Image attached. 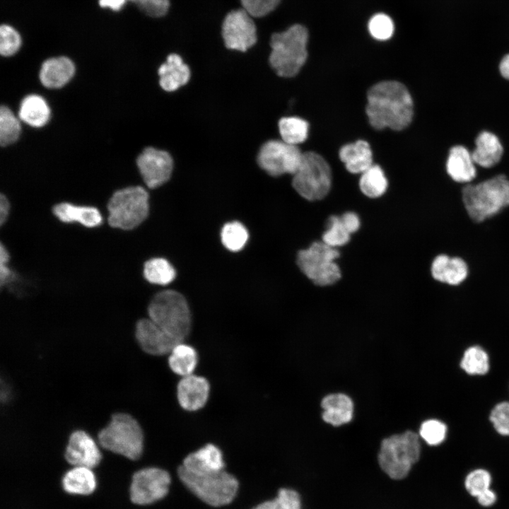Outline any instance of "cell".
I'll use <instances>...</instances> for the list:
<instances>
[{"mask_svg": "<svg viewBox=\"0 0 509 509\" xmlns=\"http://www.w3.org/2000/svg\"><path fill=\"white\" fill-rule=\"evenodd\" d=\"M366 114L376 129L400 131L412 120L413 100L406 86L395 81H381L368 91Z\"/></svg>", "mask_w": 509, "mask_h": 509, "instance_id": "obj_1", "label": "cell"}, {"mask_svg": "<svg viewBox=\"0 0 509 509\" xmlns=\"http://www.w3.org/2000/svg\"><path fill=\"white\" fill-rule=\"evenodd\" d=\"M464 209L469 218L482 222L509 206V180L504 175L476 184H467L462 190Z\"/></svg>", "mask_w": 509, "mask_h": 509, "instance_id": "obj_2", "label": "cell"}, {"mask_svg": "<svg viewBox=\"0 0 509 509\" xmlns=\"http://www.w3.org/2000/svg\"><path fill=\"white\" fill-rule=\"evenodd\" d=\"M308 41L307 28L298 23L271 35L269 62L278 76L290 78L299 72L308 58Z\"/></svg>", "mask_w": 509, "mask_h": 509, "instance_id": "obj_3", "label": "cell"}, {"mask_svg": "<svg viewBox=\"0 0 509 509\" xmlns=\"http://www.w3.org/2000/svg\"><path fill=\"white\" fill-rule=\"evenodd\" d=\"M148 314L149 319L180 341L190 332V310L185 297L177 291L165 290L157 293L148 305Z\"/></svg>", "mask_w": 509, "mask_h": 509, "instance_id": "obj_4", "label": "cell"}, {"mask_svg": "<svg viewBox=\"0 0 509 509\" xmlns=\"http://www.w3.org/2000/svg\"><path fill=\"white\" fill-rule=\"evenodd\" d=\"M104 449L131 460H138L144 449V434L138 421L131 415L117 413L98 434Z\"/></svg>", "mask_w": 509, "mask_h": 509, "instance_id": "obj_5", "label": "cell"}, {"mask_svg": "<svg viewBox=\"0 0 509 509\" xmlns=\"http://www.w3.org/2000/svg\"><path fill=\"white\" fill-rule=\"evenodd\" d=\"M177 474L182 484L197 498L213 507L231 503L238 490V481L225 470L195 474L180 466Z\"/></svg>", "mask_w": 509, "mask_h": 509, "instance_id": "obj_6", "label": "cell"}, {"mask_svg": "<svg viewBox=\"0 0 509 509\" xmlns=\"http://www.w3.org/2000/svg\"><path fill=\"white\" fill-rule=\"evenodd\" d=\"M419 435L411 431L384 439L380 445L378 462L381 469L392 479L406 477L411 466L420 457Z\"/></svg>", "mask_w": 509, "mask_h": 509, "instance_id": "obj_7", "label": "cell"}, {"mask_svg": "<svg viewBox=\"0 0 509 509\" xmlns=\"http://www.w3.org/2000/svg\"><path fill=\"white\" fill-rule=\"evenodd\" d=\"M148 193L141 186L116 191L107 204L110 226L124 230L136 228L148 215Z\"/></svg>", "mask_w": 509, "mask_h": 509, "instance_id": "obj_8", "label": "cell"}, {"mask_svg": "<svg viewBox=\"0 0 509 509\" xmlns=\"http://www.w3.org/2000/svg\"><path fill=\"white\" fill-rule=\"evenodd\" d=\"M292 180L294 189L308 201L320 200L329 193L332 172L329 164L318 153H303L299 168Z\"/></svg>", "mask_w": 509, "mask_h": 509, "instance_id": "obj_9", "label": "cell"}, {"mask_svg": "<svg viewBox=\"0 0 509 509\" xmlns=\"http://www.w3.org/2000/svg\"><path fill=\"white\" fill-rule=\"evenodd\" d=\"M339 257L337 248L324 242H314L298 252L296 263L301 271L317 286L335 283L341 278V271L335 259Z\"/></svg>", "mask_w": 509, "mask_h": 509, "instance_id": "obj_10", "label": "cell"}, {"mask_svg": "<svg viewBox=\"0 0 509 509\" xmlns=\"http://www.w3.org/2000/svg\"><path fill=\"white\" fill-rule=\"evenodd\" d=\"M303 153L298 146L283 141L270 140L259 151L257 163L269 175H294L300 164Z\"/></svg>", "mask_w": 509, "mask_h": 509, "instance_id": "obj_11", "label": "cell"}, {"mask_svg": "<svg viewBox=\"0 0 509 509\" xmlns=\"http://www.w3.org/2000/svg\"><path fill=\"white\" fill-rule=\"evenodd\" d=\"M171 479L169 473L157 467H147L136 472L130 486V498L137 505L152 504L168 493Z\"/></svg>", "mask_w": 509, "mask_h": 509, "instance_id": "obj_12", "label": "cell"}, {"mask_svg": "<svg viewBox=\"0 0 509 509\" xmlns=\"http://www.w3.org/2000/svg\"><path fill=\"white\" fill-rule=\"evenodd\" d=\"M245 9L228 12L221 25V35L226 48L245 52L257 41V27Z\"/></svg>", "mask_w": 509, "mask_h": 509, "instance_id": "obj_13", "label": "cell"}, {"mask_svg": "<svg viewBox=\"0 0 509 509\" xmlns=\"http://www.w3.org/2000/svg\"><path fill=\"white\" fill-rule=\"evenodd\" d=\"M137 166L146 185L154 189L170 177L173 160L170 155L153 147L145 148L137 158Z\"/></svg>", "mask_w": 509, "mask_h": 509, "instance_id": "obj_14", "label": "cell"}, {"mask_svg": "<svg viewBox=\"0 0 509 509\" xmlns=\"http://www.w3.org/2000/svg\"><path fill=\"white\" fill-rule=\"evenodd\" d=\"M135 336L141 349L153 356L170 353L180 341L158 326L151 319H141L136 324Z\"/></svg>", "mask_w": 509, "mask_h": 509, "instance_id": "obj_15", "label": "cell"}, {"mask_svg": "<svg viewBox=\"0 0 509 509\" xmlns=\"http://www.w3.org/2000/svg\"><path fill=\"white\" fill-rule=\"evenodd\" d=\"M64 457L74 467L93 469L100 464L102 455L95 440L86 431L78 430L69 436Z\"/></svg>", "mask_w": 509, "mask_h": 509, "instance_id": "obj_16", "label": "cell"}, {"mask_svg": "<svg viewBox=\"0 0 509 509\" xmlns=\"http://www.w3.org/2000/svg\"><path fill=\"white\" fill-rule=\"evenodd\" d=\"M210 391L208 380L201 376L189 375L182 377L177 386V400L182 408L194 411L204 406Z\"/></svg>", "mask_w": 509, "mask_h": 509, "instance_id": "obj_17", "label": "cell"}, {"mask_svg": "<svg viewBox=\"0 0 509 509\" xmlns=\"http://www.w3.org/2000/svg\"><path fill=\"white\" fill-rule=\"evenodd\" d=\"M181 466L189 472L205 474L224 470L225 463L221 450L215 445L209 443L189 454Z\"/></svg>", "mask_w": 509, "mask_h": 509, "instance_id": "obj_18", "label": "cell"}, {"mask_svg": "<svg viewBox=\"0 0 509 509\" xmlns=\"http://www.w3.org/2000/svg\"><path fill=\"white\" fill-rule=\"evenodd\" d=\"M468 266L459 257L439 255L435 257L431 267L432 277L437 281L450 286H457L468 276Z\"/></svg>", "mask_w": 509, "mask_h": 509, "instance_id": "obj_19", "label": "cell"}, {"mask_svg": "<svg viewBox=\"0 0 509 509\" xmlns=\"http://www.w3.org/2000/svg\"><path fill=\"white\" fill-rule=\"evenodd\" d=\"M52 212L57 219L65 223H78L87 228H95L103 223L102 214L94 206L62 202L54 205Z\"/></svg>", "mask_w": 509, "mask_h": 509, "instance_id": "obj_20", "label": "cell"}, {"mask_svg": "<svg viewBox=\"0 0 509 509\" xmlns=\"http://www.w3.org/2000/svg\"><path fill=\"white\" fill-rule=\"evenodd\" d=\"M74 71V64L71 59L66 57H53L42 64L40 79L44 86L58 88L70 81Z\"/></svg>", "mask_w": 509, "mask_h": 509, "instance_id": "obj_21", "label": "cell"}, {"mask_svg": "<svg viewBox=\"0 0 509 509\" xmlns=\"http://www.w3.org/2000/svg\"><path fill=\"white\" fill-rule=\"evenodd\" d=\"M475 163L470 153L463 146H455L450 150L446 170L455 182L469 183L476 175Z\"/></svg>", "mask_w": 509, "mask_h": 509, "instance_id": "obj_22", "label": "cell"}, {"mask_svg": "<svg viewBox=\"0 0 509 509\" xmlns=\"http://www.w3.org/2000/svg\"><path fill=\"white\" fill-rule=\"evenodd\" d=\"M190 74L189 66L182 57L175 53L170 54L158 69L160 86L165 91L176 90L189 81Z\"/></svg>", "mask_w": 509, "mask_h": 509, "instance_id": "obj_23", "label": "cell"}, {"mask_svg": "<svg viewBox=\"0 0 509 509\" xmlns=\"http://www.w3.org/2000/svg\"><path fill=\"white\" fill-rule=\"evenodd\" d=\"M323 420L334 426L349 422L353 416V404L344 394H332L324 397L321 403Z\"/></svg>", "mask_w": 509, "mask_h": 509, "instance_id": "obj_24", "label": "cell"}, {"mask_svg": "<svg viewBox=\"0 0 509 509\" xmlns=\"http://www.w3.org/2000/svg\"><path fill=\"white\" fill-rule=\"evenodd\" d=\"M475 145L472 155L476 164L483 168H491L501 159L503 148L498 138L493 133L486 131L481 132L476 139Z\"/></svg>", "mask_w": 509, "mask_h": 509, "instance_id": "obj_25", "label": "cell"}, {"mask_svg": "<svg viewBox=\"0 0 509 509\" xmlns=\"http://www.w3.org/2000/svg\"><path fill=\"white\" fill-rule=\"evenodd\" d=\"M339 157L347 170L353 174L362 173L373 165L370 146L363 140L342 146Z\"/></svg>", "mask_w": 509, "mask_h": 509, "instance_id": "obj_26", "label": "cell"}, {"mask_svg": "<svg viewBox=\"0 0 509 509\" xmlns=\"http://www.w3.org/2000/svg\"><path fill=\"white\" fill-rule=\"evenodd\" d=\"M64 490L72 495L87 496L95 491L97 480L91 468L74 467L62 478Z\"/></svg>", "mask_w": 509, "mask_h": 509, "instance_id": "obj_27", "label": "cell"}, {"mask_svg": "<svg viewBox=\"0 0 509 509\" xmlns=\"http://www.w3.org/2000/svg\"><path fill=\"white\" fill-rule=\"evenodd\" d=\"M18 115L27 124L40 127L44 126L50 117L49 107L43 98L37 95L25 97L20 105Z\"/></svg>", "mask_w": 509, "mask_h": 509, "instance_id": "obj_28", "label": "cell"}, {"mask_svg": "<svg viewBox=\"0 0 509 509\" xmlns=\"http://www.w3.org/2000/svg\"><path fill=\"white\" fill-rule=\"evenodd\" d=\"M198 363L197 352L190 345L180 342L170 353L168 365L173 373L182 377L193 374Z\"/></svg>", "mask_w": 509, "mask_h": 509, "instance_id": "obj_29", "label": "cell"}, {"mask_svg": "<svg viewBox=\"0 0 509 509\" xmlns=\"http://www.w3.org/2000/svg\"><path fill=\"white\" fill-rule=\"evenodd\" d=\"M387 180L382 169L378 165H372L361 173L359 187L363 194L370 198L381 197L387 190Z\"/></svg>", "mask_w": 509, "mask_h": 509, "instance_id": "obj_30", "label": "cell"}, {"mask_svg": "<svg viewBox=\"0 0 509 509\" xmlns=\"http://www.w3.org/2000/svg\"><path fill=\"white\" fill-rule=\"evenodd\" d=\"M144 276L153 284L165 286L175 278L176 271L172 265L164 258H152L144 264Z\"/></svg>", "mask_w": 509, "mask_h": 509, "instance_id": "obj_31", "label": "cell"}, {"mask_svg": "<svg viewBox=\"0 0 509 509\" xmlns=\"http://www.w3.org/2000/svg\"><path fill=\"white\" fill-rule=\"evenodd\" d=\"M308 128V123L297 117H285L279 121V129L282 141L294 146H298L306 140Z\"/></svg>", "mask_w": 509, "mask_h": 509, "instance_id": "obj_32", "label": "cell"}, {"mask_svg": "<svg viewBox=\"0 0 509 509\" xmlns=\"http://www.w3.org/2000/svg\"><path fill=\"white\" fill-rule=\"evenodd\" d=\"M460 367L470 375H485L490 368L488 356L481 346H472L464 351Z\"/></svg>", "mask_w": 509, "mask_h": 509, "instance_id": "obj_33", "label": "cell"}, {"mask_svg": "<svg viewBox=\"0 0 509 509\" xmlns=\"http://www.w3.org/2000/svg\"><path fill=\"white\" fill-rule=\"evenodd\" d=\"M248 237L246 228L238 221L225 224L221 233L223 245L232 252L242 250L247 242Z\"/></svg>", "mask_w": 509, "mask_h": 509, "instance_id": "obj_34", "label": "cell"}, {"mask_svg": "<svg viewBox=\"0 0 509 509\" xmlns=\"http://www.w3.org/2000/svg\"><path fill=\"white\" fill-rule=\"evenodd\" d=\"M21 125L13 113L6 106L0 109V144L2 146L15 142L19 137Z\"/></svg>", "mask_w": 509, "mask_h": 509, "instance_id": "obj_35", "label": "cell"}, {"mask_svg": "<svg viewBox=\"0 0 509 509\" xmlns=\"http://www.w3.org/2000/svg\"><path fill=\"white\" fill-rule=\"evenodd\" d=\"M301 502L297 491L282 488L278 491L277 496L270 501H264L252 509H300Z\"/></svg>", "mask_w": 509, "mask_h": 509, "instance_id": "obj_36", "label": "cell"}, {"mask_svg": "<svg viewBox=\"0 0 509 509\" xmlns=\"http://www.w3.org/2000/svg\"><path fill=\"white\" fill-rule=\"evenodd\" d=\"M327 229L322 235V242L337 248L346 245L350 240V233L344 228L341 218L332 216L327 221Z\"/></svg>", "mask_w": 509, "mask_h": 509, "instance_id": "obj_37", "label": "cell"}, {"mask_svg": "<svg viewBox=\"0 0 509 509\" xmlns=\"http://www.w3.org/2000/svg\"><path fill=\"white\" fill-rule=\"evenodd\" d=\"M447 431V426L441 421L428 419L421 424L419 435L427 444L438 445L445 439Z\"/></svg>", "mask_w": 509, "mask_h": 509, "instance_id": "obj_38", "label": "cell"}, {"mask_svg": "<svg viewBox=\"0 0 509 509\" xmlns=\"http://www.w3.org/2000/svg\"><path fill=\"white\" fill-rule=\"evenodd\" d=\"M368 28L371 36L378 40L390 39L394 30V23L391 18L382 13L371 17Z\"/></svg>", "mask_w": 509, "mask_h": 509, "instance_id": "obj_39", "label": "cell"}, {"mask_svg": "<svg viewBox=\"0 0 509 509\" xmlns=\"http://www.w3.org/2000/svg\"><path fill=\"white\" fill-rule=\"evenodd\" d=\"M491 476L490 473L483 469H478L471 472L466 477L464 485L470 495L477 497L481 493L490 488Z\"/></svg>", "mask_w": 509, "mask_h": 509, "instance_id": "obj_40", "label": "cell"}, {"mask_svg": "<svg viewBox=\"0 0 509 509\" xmlns=\"http://www.w3.org/2000/svg\"><path fill=\"white\" fill-rule=\"evenodd\" d=\"M21 45L19 33L11 25L4 24L0 28V52L8 57L16 53Z\"/></svg>", "mask_w": 509, "mask_h": 509, "instance_id": "obj_41", "label": "cell"}, {"mask_svg": "<svg viewBox=\"0 0 509 509\" xmlns=\"http://www.w3.org/2000/svg\"><path fill=\"white\" fill-rule=\"evenodd\" d=\"M489 420L498 434L509 436V402L497 404L491 411Z\"/></svg>", "mask_w": 509, "mask_h": 509, "instance_id": "obj_42", "label": "cell"}, {"mask_svg": "<svg viewBox=\"0 0 509 509\" xmlns=\"http://www.w3.org/2000/svg\"><path fill=\"white\" fill-rule=\"evenodd\" d=\"M242 8L251 16L263 17L273 11L281 0H240Z\"/></svg>", "mask_w": 509, "mask_h": 509, "instance_id": "obj_43", "label": "cell"}, {"mask_svg": "<svg viewBox=\"0 0 509 509\" xmlns=\"http://www.w3.org/2000/svg\"><path fill=\"white\" fill-rule=\"evenodd\" d=\"M130 1L146 15L160 18L165 16L170 8V0H127Z\"/></svg>", "mask_w": 509, "mask_h": 509, "instance_id": "obj_44", "label": "cell"}, {"mask_svg": "<svg viewBox=\"0 0 509 509\" xmlns=\"http://www.w3.org/2000/svg\"><path fill=\"white\" fill-rule=\"evenodd\" d=\"M8 262L9 253L1 243L0 246V284L1 287L7 285L15 279L14 272L9 267Z\"/></svg>", "mask_w": 509, "mask_h": 509, "instance_id": "obj_45", "label": "cell"}, {"mask_svg": "<svg viewBox=\"0 0 509 509\" xmlns=\"http://www.w3.org/2000/svg\"><path fill=\"white\" fill-rule=\"evenodd\" d=\"M340 218L344 228L350 234L356 232L360 228V219L356 213L351 211L346 212Z\"/></svg>", "mask_w": 509, "mask_h": 509, "instance_id": "obj_46", "label": "cell"}, {"mask_svg": "<svg viewBox=\"0 0 509 509\" xmlns=\"http://www.w3.org/2000/svg\"><path fill=\"white\" fill-rule=\"evenodd\" d=\"M479 503L485 507L492 505L496 501V495L493 491L488 488L477 497Z\"/></svg>", "mask_w": 509, "mask_h": 509, "instance_id": "obj_47", "label": "cell"}, {"mask_svg": "<svg viewBox=\"0 0 509 509\" xmlns=\"http://www.w3.org/2000/svg\"><path fill=\"white\" fill-rule=\"evenodd\" d=\"M10 211V204L6 196H0V224L2 226L7 220Z\"/></svg>", "mask_w": 509, "mask_h": 509, "instance_id": "obj_48", "label": "cell"}, {"mask_svg": "<svg viewBox=\"0 0 509 509\" xmlns=\"http://www.w3.org/2000/svg\"><path fill=\"white\" fill-rule=\"evenodd\" d=\"M127 0H99V4L103 8H108L112 11H120Z\"/></svg>", "mask_w": 509, "mask_h": 509, "instance_id": "obj_49", "label": "cell"}, {"mask_svg": "<svg viewBox=\"0 0 509 509\" xmlns=\"http://www.w3.org/2000/svg\"><path fill=\"white\" fill-rule=\"evenodd\" d=\"M499 71L505 78L509 80V54L505 55L501 60Z\"/></svg>", "mask_w": 509, "mask_h": 509, "instance_id": "obj_50", "label": "cell"}]
</instances>
